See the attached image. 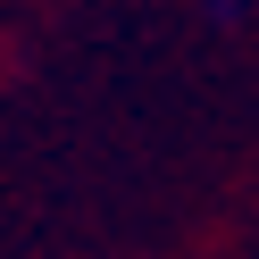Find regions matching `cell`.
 <instances>
[]
</instances>
